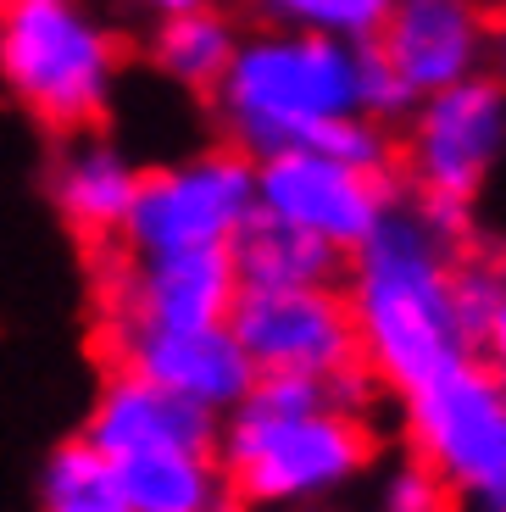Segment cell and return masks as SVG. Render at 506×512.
I'll return each instance as SVG.
<instances>
[{"label":"cell","instance_id":"6da1fadb","mask_svg":"<svg viewBox=\"0 0 506 512\" xmlns=\"http://www.w3.org/2000/svg\"><path fill=\"white\" fill-rule=\"evenodd\" d=\"M456 251L462 245L440 240L406 195L373 223V234L356 251H345L340 290L351 301L356 357L395 401L451 362L473 357V340L451 301Z\"/></svg>","mask_w":506,"mask_h":512},{"label":"cell","instance_id":"7a4b0ae2","mask_svg":"<svg viewBox=\"0 0 506 512\" xmlns=\"http://www.w3.org/2000/svg\"><path fill=\"white\" fill-rule=\"evenodd\" d=\"M217 468L240 512L334 501L379 462V429L334 412L312 373H256L240 407L217 418Z\"/></svg>","mask_w":506,"mask_h":512},{"label":"cell","instance_id":"3957f363","mask_svg":"<svg viewBox=\"0 0 506 512\" xmlns=\"http://www.w3.org/2000/svg\"><path fill=\"white\" fill-rule=\"evenodd\" d=\"M356 56L362 45L345 39L262 23L240 28V45L206 95L217 140L245 151L251 162L306 145L312 128L356 112Z\"/></svg>","mask_w":506,"mask_h":512},{"label":"cell","instance_id":"277c9868","mask_svg":"<svg viewBox=\"0 0 506 512\" xmlns=\"http://www.w3.org/2000/svg\"><path fill=\"white\" fill-rule=\"evenodd\" d=\"M117 78L123 34L89 0H0V84L39 128H101Z\"/></svg>","mask_w":506,"mask_h":512},{"label":"cell","instance_id":"5b68a950","mask_svg":"<svg viewBox=\"0 0 506 512\" xmlns=\"http://www.w3.org/2000/svg\"><path fill=\"white\" fill-rule=\"evenodd\" d=\"M406 451L429 462L451 512H506V373L462 357L401 396Z\"/></svg>","mask_w":506,"mask_h":512},{"label":"cell","instance_id":"8992f818","mask_svg":"<svg viewBox=\"0 0 506 512\" xmlns=\"http://www.w3.org/2000/svg\"><path fill=\"white\" fill-rule=\"evenodd\" d=\"M256 218V162L234 145L212 140L178 162L145 167L128 201L117 251L156 256V251H201L228 245Z\"/></svg>","mask_w":506,"mask_h":512},{"label":"cell","instance_id":"52a82bcc","mask_svg":"<svg viewBox=\"0 0 506 512\" xmlns=\"http://www.w3.org/2000/svg\"><path fill=\"white\" fill-rule=\"evenodd\" d=\"M506 162V73H473L418 95L412 117L395 128V173L406 195L479 206L484 184Z\"/></svg>","mask_w":506,"mask_h":512},{"label":"cell","instance_id":"ba28073f","mask_svg":"<svg viewBox=\"0 0 506 512\" xmlns=\"http://www.w3.org/2000/svg\"><path fill=\"white\" fill-rule=\"evenodd\" d=\"M401 195V179L356 173L312 145H290V151H273L256 162V212L273 223H290L334 251H356Z\"/></svg>","mask_w":506,"mask_h":512},{"label":"cell","instance_id":"9c48e42d","mask_svg":"<svg viewBox=\"0 0 506 512\" xmlns=\"http://www.w3.org/2000/svg\"><path fill=\"white\" fill-rule=\"evenodd\" d=\"M240 295L228 245H201V251H156L128 256L112 245L101 273V329H206L228 323V307Z\"/></svg>","mask_w":506,"mask_h":512},{"label":"cell","instance_id":"30bf717a","mask_svg":"<svg viewBox=\"0 0 506 512\" xmlns=\"http://www.w3.org/2000/svg\"><path fill=\"white\" fill-rule=\"evenodd\" d=\"M228 334L256 373H334L356 357V323L340 284L323 290H240L228 307Z\"/></svg>","mask_w":506,"mask_h":512},{"label":"cell","instance_id":"8fae6325","mask_svg":"<svg viewBox=\"0 0 506 512\" xmlns=\"http://www.w3.org/2000/svg\"><path fill=\"white\" fill-rule=\"evenodd\" d=\"M373 45L412 95H434L473 73H495L501 17L490 0H390Z\"/></svg>","mask_w":506,"mask_h":512},{"label":"cell","instance_id":"7c38bea8","mask_svg":"<svg viewBox=\"0 0 506 512\" xmlns=\"http://www.w3.org/2000/svg\"><path fill=\"white\" fill-rule=\"evenodd\" d=\"M101 346L112 357V368L145 373L151 384L217 412V418L228 407H240V396L256 379L251 357L228 334V323H206V329H140V323H123V329H101Z\"/></svg>","mask_w":506,"mask_h":512},{"label":"cell","instance_id":"4fadbf2b","mask_svg":"<svg viewBox=\"0 0 506 512\" xmlns=\"http://www.w3.org/2000/svg\"><path fill=\"white\" fill-rule=\"evenodd\" d=\"M84 440L106 457H134V451H212L217 446V412L173 396L145 373L112 368L95 390Z\"/></svg>","mask_w":506,"mask_h":512},{"label":"cell","instance_id":"5bb4252c","mask_svg":"<svg viewBox=\"0 0 506 512\" xmlns=\"http://www.w3.org/2000/svg\"><path fill=\"white\" fill-rule=\"evenodd\" d=\"M140 167L128 162V151L101 134V128H78V134H56L51 151V201L62 212V223L84 245L112 251L123 234L128 201H134Z\"/></svg>","mask_w":506,"mask_h":512},{"label":"cell","instance_id":"9a60e30c","mask_svg":"<svg viewBox=\"0 0 506 512\" xmlns=\"http://www.w3.org/2000/svg\"><path fill=\"white\" fill-rule=\"evenodd\" d=\"M228 262H234L240 290H323V284L345 279V251L290 229V223L262 218V212L228 240Z\"/></svg>","mask_w":506,"mask_h":512},{"label":"cell","instance_id":"2e32d148","mask_svg":"<svg viewBox=\"0 0 506 512\" xmlns=\"http://www.w3.org/2000/svg\"><path fill=\"white\" fill-rule=\"evenodd\" d=\"M234 45H240L234 12L206 0V6H190V12L156 17L151 39H145V56H151V67L167 84H178V90H190V95H212V84L223 78Z\"/></svg>","mask_w":506,"mask_h":512},{"label":"cell","instance_id":"e0dca14e","mask_svg":"<svg viewBox=\"0 0 506 512\" xmlns=\"http://www.w3.org/2000/svg\"><path fill=\"white\" fill-rule=\"evenodd\" d=\"M112 462L128 512H212L228 501L212 451H134Z\"/></svg>","mask_w":506,"mask_h":512},{"label":"cell","instance_id":"ac0fdd59","mask_svg":"<svg viewBox=\"0 0 506 512\" xmlns=\"http://www.w3.org/2000/svg\"><path fill=\"white\" fill-rule=\"evenodd\" d=\"M39 512H128L117 462L101 446H89L84 435L62 440L39 474Z\"/></svg>","mask_w":506,"mask_h":512},{"label":"cell","instance_id":"d6986e66","mask_svg":"<svg viewBox=\"0 0 506 512\" xmlns=\"http://www.w3.org/2000/svg\"><path fill=\"white\" fill-rule=\"evenodd\" d=\"M390 0H245V12L262 28H290V34H323L345 45H367L384 23Z\"/></svg>","mask_w":506,"mask_h":512},{"label":"cell","instance_id":"ffe728a7","mask_svg":"<svg viewBox=\"0 0 506 512\" xmlns=\"http://www.w3.org/2000/svg\"><path fill=\"white\" fill-rule=\"evenodd\" d=\"M312 151L334 156V162L356 167V173H379V179H401L395 173V128L373 123L362 112H345V117H329L323 128H312Z\"/></svg>","mask_w":506,"mask_h":512},{"label":"cell","instance_id":"44dd1931","mask_svg":"<svg viewBox=\"0 0 506 512\" xmlns=\"http://www.w3.org/2000/svg\"><path fill=\"white\" fill-rule=\"evenodd\" d=\"M501 262L506 251H490V245H462L456 251V268H451V301H456V318L468 329V340H479L484 318L495 307V290H501Z\"/></svg>","mask_w":506,"mask_h":512},{"label":"cell","instance_id":"7402d4cb","mask_svg":"<svg viewBox=\"0 0 506 512\" xmlns=\"http://www.w3.org/2000/svg\"><path fill=\"white\" fill-rule=\"evenodd\" d=\"M412 106H418V95L406 90L401 73H395V67L379 56V45L367 39L362 56H356V112L373 117V123H384V128H401L406 117H412Z\"/></svg>","mask_w":506,"mask_h":512},{"label":"cell","instance_id":"603a6c76","mask_svg":"<svg viewBox=\"0 0 506 512\" xmlns=\"http://www.w3.org/2000/svg\"><path fill=\"white\" fill-rule=\"evenodd\" d=\"M429 507H445V490H440L429 462H418L406 451L379 479V512H429Z\"/></svg>","mask_w":506,"mask_h":512},{"label":"cell","instance_id":"cb8c5ba5","mask_svg":"<svg viewBox=\"0 0 506 512\" xmlns=\"http://www.w3.org/2000/svg\"><path fill=\"white\" fill-rule=\"evenodd\" d=\"M473 357H484L495 373H506V262H501V290H495V307L484 318L479 340H473Z\"/></svg>","mask_w":506,"mask_h":512},{"label":"cell","instance_id":"d4e9b609","mask_svg":"<svg viewBox=\"0 0 506 512\" xmlns=\"http://www.w3.org/2000/svg\"><path fill=\"white\" fill-rule=\"evenodd\" d=\"M123 6H134L140 17H173V12H190V6H206V0H123Z\"/></svg>","mask_w":506,"mask_h":512},{"label":"cell","instance_id":"484cf974","mask_svg":"<svg viewBox=\"0 0 506 512\" xmlns=\"http://www.w3.org/2000/svg\"><path fill=\"white\" fill-rule=\"evenodd\" d=\"M284 512H340L334 501H312V507H284Z\"/></svg>","mask_w":506,"mask_h":512},{"label":"cell","instance_id":"4316f807","mask_svg":"<svg viewBox=\"0 0 506 512\" xmlns=\"http://www.w3.org/2000/svg\"><path fill=\"white\" fill-rule=\"evenodd\" d=\"M212 512H240V507H234V501H223V507H212Z\"/></svg>","mask_w":506,"mask_h":512},{"label":"cell","instance_id":"83f0119b","mask_svg":"<svg viewBox=\"0 0 506 512\" xmlns=\"http://www.w3.org/2000/svg\"><path fill=\"white\" fill-rule=\"evenodd\" d=\"M429 512H451V507H429Z\"/></svg>","mask_w":506,"mask_h":512}]
</instances>
